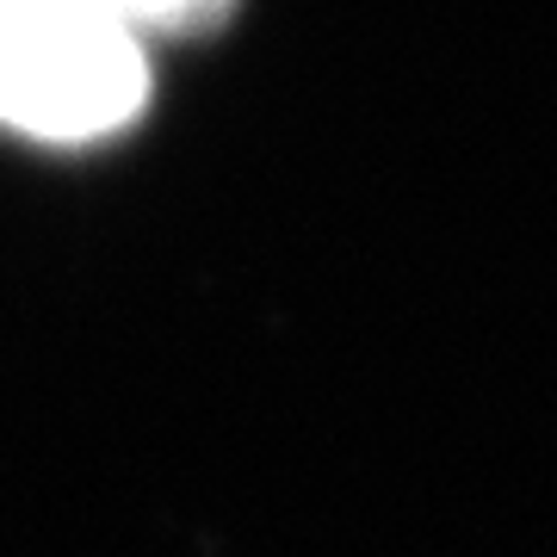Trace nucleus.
Wrapping results in <instances>:
<instances>
[{
    "label": "nucleus",
    "mask_w": 557,
    "mask_h": 557,
    "mask_svg": "<svg viewBox=\"0 0 557 557\" xmlns=\"http://www.w3.org/2000/svg\"><path fill=\"white\" fill-rule=\"evenodd\" d=\"M143 100V38L106 0H0V124L44 143H100Z\"/></svg>",
    "instance_id": "obj_1"
},
{
    "label": "nucleus",
    "mask_w": 557,
    "mask_h": 557,
    "mask_svg": "<svg viewBox=\"0 0 557 557\" xmlns=\"http://www.w3.org/2000/svg\"><path fill=\"white\" fill-rule=\"evenodd\" d=\"M137 38H193L236 13V0H106Z\"/></svg>",
    "instance_id": "obj_2"
}]
</instances>
